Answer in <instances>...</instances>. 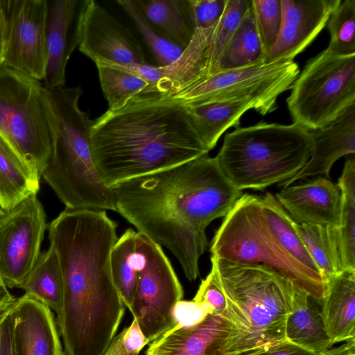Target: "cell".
Masks as SVG:
<instances>
[{
  "label": "cell",
  "mask_w": 355,
  "mask_h": 355,
  "mask_svg": "<svg viewBox=\"0 0 355 355\" xmlns=\"http://www.w3.org/2000/svg\"><path fill=\"white\" fill-rule=\"evenodd\" d=\"M116 227L106 211L67 208L48 225L63 279L57 323L68 355H102L124 315L110 264Z\"/></svg>",
  "instance_id": "1"
},
{
  "label": "cell",
  "mask_w": 355,
  "mask_h": 355,
  "mask_svg": "<svg viewBox=\"0 0 355 355\" xmlns=\"http://www.w3.org/2000/svg\"><path fill=\"white\" fill-rule=\"evenodd\" d=\"M92 157L109 187L207 155L184 105L148 94L107 110L90 130Z\"/></svg>",
  "instance_id": "2"
},
{
  "label": "cell",
  "mask_w": 355,
  "mask_h": 355,
  "mask_svg": "<svg viewBox=\"0 0 355 355\" xmlns=\"http://www.w3.org/2000/svg\"><path fill=\"white\" fill-rule=\"evenodd\" d=\"M118 212L130 223L168 219L206 232L242 196L208 155L111 187Z\"/></svg>",
  "instance_id": "3"
},
{
  "label": "cell",
  "mask_w": 355,
  "mask_h": 355,
  "mask_svg": "<svg viewBox=\"0 0 355 355\" xmlns=\"http://www.w3.org/2000/svg\"><path fill=\"white\" fill-rule=\"evenodd\" d=\"M211 260L226 306L207 355H250L286 340V321L297 286L264 265L212 256Z\"/></svg>",
  "instance_id": "4"
},
{
  "label": "cell",
  "mask_w": 355,
  "mask_h": 355,
  "mask_svg": "<svg viewBox=\"0 0 355 355\" xmlns=\"http://www.w3.org/2000/svg\"><path fill=\"white\" fill-rule=\"evenodd\" d=\"M52 125V153L42 177L67 209L116 211L111 187L95 166L90 144L94 123L81 110L80 85L46 88Z\"/></svg>",
  "instance_id": "5"
},
{
  "label": "cell",
  "mask_w": 355,
  "mask_h": 355,
  "mask_svg": "<svg viewBox=\"0 0 355 355\" xmlns=\"http://www.w3.org/2000/svg\"><path fill=\"white\" fill-rule=\"evenodd\" d=\"M311 153L308 130L294 123L259 122L227 134L215 157L236 188L262 191L295 175Z\"/></svg>",
  "instance_id": "6"
},
{
  "label": "cell",
  "mask_w": 355,
  "mask_h": 355,
  "mask_svg": "<svg viewBox=\"0 0 355 355\" xmlns=\"http://www.w3.org/2000/svg\"><path fill=\"white\" fill-rule=\"evenodd\" d=\"M210 251L212 257L230 262L271 268L318 302L324 296L326 282L322 275L291 255L271 232L260 196L242 195L216 231Z\"/></svg>",
  "instance_id": "7"
},
{
  "label": "cell",
  "mask_w": 355,
  "mask_h": 355,
  "mask_svg": "<svg viewBox=\"0 0 355 355\" xmlns=\"http://www.w3.org/2000/svg\"><path fill=\"white\" fill-rule=\"evenodd\" d=\"M0 135L39 177L52 153V125L46 88L0 64Z\"/></svg>",
  "instance_id": "8"
},
{
  "label": "cell",
  "mask_w": 355,
  "mask_h": 355,
  "mask_svg": "<svg viewBox=\"0 0 355 355\" xmlns=\"http://www.w3.org/2000/svg\"><path fill=\"white\" fill-rule=\"evenodd\" d=\"M291 89L286 103L293 123L308 130L324 128L355 102V54L324 49L306 62Z\"/></svg>",
  "instance_id": "9"
},
{
  "label": "cell",
  "mask_w": 355,
  "mask_h": 355,
  "mask_svg": "<svg viewBox=\"0 0 355 355\" xmlns=\"http://www.w3.org/2000/svg\"><path fill=\"white\" fill-rule=\"evenodd\" d=\"M300 73L293 60H277L218 71L171 96L184 104L247 100L264 116L275 111L279 96L291 89Z\"/></svg>",
  "instance_id": "10"
},
{
  "label": "cell",
  "mask_w": 355,
  "mask_h": 355,
  "mask_svg": "<svg viewBox=\"0 0 355 355\" xmlns=\"http://www.w3.org/2000/svg\"><path fill=\"white\" fill-rule=\"evenodd\" d=\"M136 254L138 280L129 310L151 343L173 327V311L184 291L161 245L139 232Z\"/></svg>",
  "instance_id": "11"
},
{
  "label": "cell",
  "mask_w": 355,
  "mask_h": 355,
  "mask_svg": "<svg viewBox=\"0 0 355 355\" xmlns=\"http://www.w3.org/2000/svg\"><path fill=\"white\" fill-rule=\"evenodd\" d=\"M252 0H227L218 22L208 29H196L180 58L161 68V88L173 96L184 88L216 72L218 62Z\"/></svg>",
  "instance_id": "12"
},
{
  "label": "cell",
  "mask_w": 355,
  "mask_h": 355,
  "mask_svg": "<svg viewBox=\"0 0 355 355\" xmlns=\"http://www.w3.org/2000/svg\"><path fill=\"white\" fill-rule=\"evenodd\" d=\"M46 225L37 195L18 204L0 223V275L8 288H19L36 263Z\"/></svg>",
  "instance_id": "13"
},
{
  "label": "cell",
  "mask_w": 355,
  "mask_h": 355,
  "mask_svg": "<svg viewBox=\"0 0 355 355\" xmlns=\"http://www.w3.org/2000/svg\"><path fill=\"white\" fill-rule=\"evenodd\" d=\"M47 0H6L3 64L37 80L46 66Z\"/></svg>",
  "instance_id": "14"
},
{
  "label": "cell",
  "mask_w": 355,
  "mask_h": 355,
  "mask_svg": "<svg viewBox=\"0 0 355 355\" xmlns=\"http://www.w3.org/2000/svg\"><path fill=\"white\" fill-rule=\"evenodd\" d=\"M78 49L95 63H147L132 32L94 0L84 1L78 25Z\"/></svg>",
  "instance_id": "15"
},
{
  "label": "cell",
  "mask_w": 355,
  "mask_h": 355,
  "mask_svg": "<svg viewBox=\"0 0 355 355\" xmlns=\"http://www.w3.org/2000/svg\"><path fill=\"white\" fill-rule=\"evenodd\" d=\"M341 0H281L282 24L265 62L293 60L326 26Z\"/></svg>",
  "instance_id": "16"
},
{
  "label": "cell",
  "mask_w": 355,
  "mask_h": 355,
  "mask_svg": "<svg viewBox=\"0 0 355 355\" xmlns=\"http://www.w3.org/2000/svg\"><path fill=\"white\" fill-rule=\"evenodd\" d=\"M84 1L47 0L45 26L44 87H64L67 62L78 44V25Z\"/></svg>",
  "instance_id": "17"
},
{
  "label": "cell",
  "mask_w": 355,
  "mask_h": 355,
  "mask_svg": "<svg viewBox=\"0 0 355 355\" xmlns=\"http://www.w3.org/2000/svg\"><path fill=\"white\" fill-rule=\"evenodd\" d=\"M17 355H64L51 310L24 293L10 309Z\"/></svg>",
  "instance_id": "18"
},
{
  "label": "cell",
  "mask_w": 355,
  "mask_h": 355,
  "mask_svg": "<svg viewBox=\"0 0 355 355\" xmlns=\"http://www.w3.org/2000/svg\"><path fill=\"white\" fill-rule=\"evenodd\" d=\"M275 196L297 224L338 226L341 193L327 178L290 185Z\"/></svg>",
  "instance_id": "19"
},
{
  "label": "cell",
  "mask_w": 355,
  "mask_h": 355,
  "mask_svg": "<svg viewBox=\"0 0 355 355\" xmlns=\"http://www.w3.org/2000/svg\"><path fill=\"white\" fill-rule=\"evenodd\" d=\"M311 157L293 178L279 184L284 188L318 175L329 178L333 164L345 155L355 153V102L322 128L309 130Z\"/></svg>",
  "instance_id": "20"
},
{
  "label": "cell",
  "mask_w": 355,
  "mask_h": 355,
  "mask_svg": "<svg viewBox=\"0 0 355 355\" xmlns=\"http://www.w3.org/2000/svg\"><path fill=\"white\" fill-rule=\"evenodd\" d=\"M133 225L137 232L168 248L178 260L188 280L197 279L199 276L198 261L208 245L206 232L168 219L141 220Z\"/></svg>",
  "instance_id": "21"
},
{
  "label": "cell",
  "mask_w": 355,
  "mask_h": 355,
  "mask_svg": "<svg viewBox=\"0 0 355 355\" xmlns=\"http://www.w3.org/2000/svg\"><path fill=\"white\" fill-rule=\"evenodd\" d=\"M320 302L331 343L355 339V271H342L329 279Z\"/></svg>",
  "instance_id": "22"
},
{
  "label": "cell",
  "mask_w": 355,
  "mask_h": 355,
  "mask_svg": "<svg viewBox=\"0 0 355 355\" xmlns=\"http://www.w3.org/2000/svg\"><path fill=\"white\" fill-rule=\"evenodd\" d=\"M309 295L296 286L291 311L286 321L287 340L315 354H321L333 345L326 331L318 308L310 302Z\"/></svg>",
  "instance_id": "23"
},
{
  "label": "cell",
  "mask_w": 355,
  "mask_h": 355,
  "mask_svg": "<svg viewBox=\"0 0 355 355\" xmlns=\"http://www.w3.org/2000/svg\"><path fill=\"white\" fill-rule=\"evenodd\" d=\"M146 19L162 35L186 48L196 31L189 0H137Z\"/></svg>",
  "instance_id": "24"
},
{
  "label": "cell",
  "mask_w": 355,
  "mask_h": 355,
  "mask_svg": "<svg viewBox=\"0 0 355 355\" xmlns=\"http://www.w3.org/2000/svg\"><path fill=\"white\" fill-rule=\"evenodd\" d=\"M184 105L202 141L209 151L227 129L233 126L239 128L245 112L254 109V104L247 100Z\"/></svg>",
  "instance_id": "25"
},
{
  "label": "cell",
  "mask_w": 355,
  "mask_h": 355,
  "mask_svg": "<svg viewBox=\"0 0 355 355\" xmlns=\"http://www.w3.org/2000/svg\"><path fill=\"white\" fill-rule=\"evenodd\" d=\"M40 180L0 135V205L9 211L27 198L37 195Z\"/></svg>",
  "instance_id": "26"
},
{
  "label": "cell",
  "mask_w": 355,
  "mask_h": 355,
  "mask_svg": "<svg viewBox=\"0 0 355 355\" xmlns=\"http://www.w3.org/2000/svg\"><path fill=\"white\" fill-rule=\"evenodd\" d=\"M19 288L59 314L63 299V279L58 256L51 245L40 253Z\"/></svg>",
  "instance_id": "27"
},
{
  "label": "cell",
  "mask_w": 355,
  "mask_h": 355,
  "mask_svg": "<svg viewBox=\"0 0 355 355\" xmlns=\"http://www.w3.org/2000/svg\"><path fill=\"white\" fill-rule=\"evenodd\" d=\"M265 59L266 52L259 36L251 3L233 33L216 72L263 63Z\"/></svg>",
  "instance_id": "28"
},
{
  "label": "cell",
  "mask_w": 355,
  "mask_h": 355,
  "mask_svg": "<svg viewBox=\"0 0 355 355\" xmlns=\"http://www.w3.org/2000/svg\"><path fill=\"white\" fill-rule=\"evenodd\" d=\"M341 193L337 227L341 270L355 271V159L346 160L337 184Z\"/></svg>",
  "instance_id": "29"
},
{
  "label": "cell",
  "mask_w": 355,
  "mask_h": 355,
  "mask_svg": "<svg viewBox=\"0 0 355 355\" xmlns=\"http://www.w3.org/2000/svg\"><path fill=\"white\" fill-rule=\"evenodd\" d=\"M295 229L325 282L342 272L337 227L295 223Z\"/></svg>",
  "instance_id": "30"
},
{
  "label": "cell",
  "mask_w": 355,
  "mask_h": 355,
  "mask_svg": "<svg viewBox=\"0 0 355 355\" xmlns=\"http://www.w3.org/2000/svg\"><path fill=\"white\" fill-rule=\"evenodd\" d=\"M261 200L268 226L279 244L303 265L320 274L296 231L295 223L275 196L270 193H266L261 196Z\"/></svg>",
  "instance_id": "31"
},
{
  "label": "cell",
  "mask_w": 355,
  "mask_h": 355,
  "mask_svg": "<svg viewBox=\"0 0 355 355\" xmlns=\"http://www.w3.org/2000/svg\"><path fill=\"white\" fill-rule=\"evenodd\" d=\"M137 232L128 229L114 243L110 256V270L114 284L125 307L130 309L138 280L136 254Z\"/></svg>",
  "instance_id": "32"
},
{
  "label": "cell",
  "mask_w": 355,
  "mask_h": 355,
  "mask_svg": "<svg viewBox=\"0 0 355 355\" xmlns=\"http://www.w3.org/2000/svg\"><path fill=\"white\" fill-rule=\"evenodd\" d=\"M96 65L110 110H119L137 96L158 94L152 85L137 76L106 64Z\"/></svg>",
  "instance_id": "33"
},
{
  "label": "cell",
  "mask_w": 355,
  "mask_h": 355,
  "mask_svg": "<svg viewBox=\"0 0 355 355\" xmlns=\"http://www.w3.org/2000/svg\"><path fill=\"white\" fill-rule=\"evenodd\" d=\"M117 3L134 21L153 55L157 67H168L180 58L184 48L168 40L155 28L144 17L134 1L119 0Z\"/></svg>",
  "instance_id": "34"
},
{
  "label": "cell",
  "mask_w": 355,
  "mask_h": 355,
  "mask_svg": "<svg viewBox=\"0 0 355 355\" xmlns=\"http://www.w3.org/2000/svg\"><path fill=\"white\" fill-rule=\"evenodd\" d=\"M326 26L330 34L328 51L338 55L355 54V0L341 1Z\"/></svg>",
  "instance_id": "35"
},
{
  "label": "cell",
  "mask_w": 355,
  "mask_h": 355,
  "mask_svg": "<svg viewBox=\"0 0 355 355\" xmlns=\"http://www.w3.org/2000/svg\"><path fill=\"white\" fill-rule=\"evenodd\" d=\"M252 7L266 57L279 33L282 24L281 0H252Z\"/></svg>",
  "instance_id": "36"
},
{
  "label": "cell",
  "mask_w": 355,
  "mask_h": 355,
  "mask_svg": "<svg viewBox=\"0 0 355 355\" xmlns=\"http://www.w3.org/2000/svg\"><path fill=\"white\" fill-rule=\"evenodd\" d=\"M148 343V340L134 318L130 326L113 338L103 355H139Z\"/></svg>",
  "instance_id": "37"
},
{
  "label": "cell",
  "mask_w": 355,
  "mask_h": 355,
  "mask_svg": "<svg viewBox=\"0 0 355 355\" xmlns=\"http://www.w3.org/2000/svg\"><path fill=\"white\" fill-rule=\"evenodd\" d=\"M214 313V308L207 302L182 300L174 307V325L172 328L196 326Z\"/></svg>",
  "instance_id": "38"
},
{
  "label": "cell",
  "mask_w": 355,
  "mask_h": 355,
  "mask_svg": "<svg viewBox=\"0 0 355 355\" xmlns=\"http://www.w3.org/2000/svg\"><path fill=\"white\" fill-rule=\"evenodd\" d=\"M196 29L216 26L225 9L227 0H189Z\"/></svg>",
  "instance_id": "39"
},
{
  "label": "cell",
  "mask_w": 355,
  "mask_h": 355,
  "mask_svg": "<svg viewBox=\"0 0 355 355\" xmlns=\"http://www.w3.org/2000/svg\"><path fill=\"white\" fill-rule=\"evenodd\" d=\"M193 300L209 304L214 308V314L221 315L223 313L226 306L225 297L212 266L210 272L202 280Z\"/></svg>",
  "instance_id": "40"
},
{
  "label": "cell",
  "mask_w": 355,
  "mask_h": 355,
  "mask_svg": "<svg viewBox=\"0 0 355 355\" xmlns=\"http://www.w3.org/2000/svg\"><path fill=\"white\" fill-rule=\"evenodd\" d=\"M15 299L0 309V355H17L10 314Z\"/></svg>",
  "instance_id": "41"
},
{
  "label": "cell",
  "mask_w": 355,
  "mask_h": 355,
  "mask_svg": "<svg viewBox=\"0 0 355 355\" xmlns=\"http://www.w3.org/2000/svg\"><path fill=\"white\" fill-rule=\"evenodd\" d=\"M250 355H321V354H315L286 340Z\"/></svg>",
  "instance_id": "42"
},
{
  "label": "cell",
  "mask_w": 355,
  "mask_h": 355,
  "mask_svg": "<svg viewBox=\"0 0 355 355\" xmlns=\"http://www.w3.org/2000/svg\"><path fill=\"white\" fill-rule=\"evenodd\" d=\"M7 33L6 0H0V64H3Z\"/></svg>",
  "instance_id": "43"
},
{
  "label": "cell",
  "mask_w": 355,
  "mask_h": 355,
  "mask_svg": "<svg viewBox=\"0 0 355 355\" xmlns=\"http://www.w3.org/2000/svg\"><path fill=\"white\" fill-rule=\"evenodd\" d=\"M321 355H355V339L349 340L338 347L329 349Z\"/></svg>",
  "instance_id": "44"
},
{
  "label": "cell",
  "mask_w": 355,
  "mask_h": 355,
  "mask_svg": "<svg viewBox=\"0 0 355 355\" xmlns=\"http://www.w3.org/2000/svg\"><path fill=\"white\" fill-rule=\"evenodd\" d=\"M15 298L8 291V287L0 275V308L10 302Z\"/></svg>",
  "instance_id": "45"
},
{
  "label": "cell",
  "mask_w": 355,
  "mask_h": 355,
  "mask_svg": "<svg viewBox=\"0 0 355 355\" xmlns=\"http://www.w3.org/2000/svg\"><path fill=\"white\" fill-rule=\"evenodd\" d=\"M8 211L5 210L1 205H0V223L6 218L8 216Z\"/></svg>",
  "instance_id": "46"
},
{
  "label": "cell",
  "mask_w": 355,
  "mask_h": 355,
  "mask_svg": "<svg viewBox=\"0 0 355 355\" xmlns=\"http://www.w3.org/2000/svg\"><path fill=\"white\" fill-rule=\"evenodd\" d=\"M11 302H12V301H11ZM6 305H5V306H6ZM3 307H1V308H3ZM1 308H0V309H1Z\"/></svg>",
  "instance_id": "47"
},
{
  "label": "cell",
  "mask_w": 355,
  "mask_h": 355,
  "mask_svg": "<svg viewBox=\"0 0 355 355\" xmlns=\"http://www.w3.org/2000/svg\"></svg>",
  "instance_id": "48"
}]
</instances>
